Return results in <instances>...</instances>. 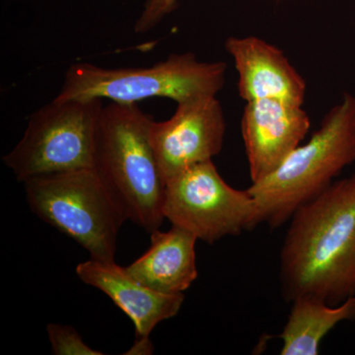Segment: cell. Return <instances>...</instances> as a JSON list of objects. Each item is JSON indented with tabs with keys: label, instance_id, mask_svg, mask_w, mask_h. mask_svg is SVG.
I'll list each match as a JSON object with an SVG mask.
<instances>
[{
	"label": "cell",
	"instance_id": "cell-10",
	"mask_svg": "<svg viewBox=\"0 0 355 355\" xmlns=\"http://www.w3.org/2000/svg\"><path fill=\"white\" fill-rule=\"evenodd\" d=\"M225 50L234 60L243 100L275 99L303 106L307 86L284 51L254 36L230 37Z\"/></svg>",
	"mask_w": 355,
	"mask_h": 355
},
{
	"label": "cell",
	"instance_id": "cell-9",
	"mask_svg": "<svg viewBox=\"0 0 355 355\" xmlns=\"http://www.w3.org/2000/svg\"><path fill=\"white\" fill-rule=\"evenodd\" d=\"M310 125L302 107L275 99L247 102L241 132L252 183L275 171L300 146Z\"/></svg>",
	"mask_w": 355,
	"mask_h": 355
},
{
	"label": "cell",
	"instance_id": "cell-12",
	"mask_svg": "<svg viewBox=\"0 0 355 355\" xmlns=\"http://www.w3.org/2000/svg\"><path fill=\"white\" fill-rule=\"evenodd\" d=\"M150 240L148 251L125 266L128 272L153 291L184 293L198 277V238L186 229L173 225L166 232L153 231Z\"/></svg>",
	"mask_w": 355,
	"mask_h": 355
},
{
	"label": "cell",
	"instance_id": "cell-3",
	"mask_svg": "<svg viewBox=\"0 0 355 355\" xmlns=\"http://www.w3.org/2000/svg\"><path fill=\"white\" fill-rule=\"evenodd\" d=\"M354 162L355 96L347 92L326 114L309 141L248 189L256 203L259 225L263 222L270 228L284 225L301 205L321 195Z\"/></svg>",
	"mask_w": 355,
	"mask_h": 355
},
{
	"label": "cell",
	"instance_id": "cell-13",
	"mask_svg": "<svg viewBox=\"0 0 355 355\" xmlns=\"http://www.w3.org/2000/svg\"><path fill=\"white\" fill-rule=\"evenodd\" d=\"M291 314L279 338L282 355H317L329 331L343 321L355 320V295L342 304L330 305L315 296L294 299Z\"/></svg>",
	"mask_w": 355,
	"mask_h": 355
},
{
	"label": "cell",
	"instance_id": "cell-16",
	"mask_svg": "<svg viewBox=\"0 0 355 355\" xmlns=\"http://www.w3.org/2000/svg\"><path fill=\"white\" fill-rule=\"evenodd\" d=\"M128 352V354H153V345L149 338H137V342Z\"/></svg>",
	"mask_w": 355,
	"mask_h": 355
},
{
	"label": "cell",
	"instance_id": "cell-8",
	"mask_svg": "<svg viewBox=\"0 0 355 355\" xmlns=\"http://www.w3.org/2000/svg\"><path fill=\"white\" fill-rule=\"evenodd\" d=\"M225 133V116L216 96L179 103L169 120H153L149 139L165 182L218 155Z\"/></svg>",
	"mask_w": 355,
	"mask_h": 355
},
{
	"label": "cell",
	"instance_id": "cell-6",
	"mask_svg": "<svg viewBox=\"0 0 355 355\" xmlns=\"http://www.w3.org/2000/svg\"><path fill=\"white\" fill-rule=\"evenodd\" d=\"M103 99H58L33 113L3 162L24 183L41 175L93 168Z\"/></svg>",
	"mask_w": 355,
	"mask_h": 355
},
{
	"label": "cell",
	"instance_id": "cell-4",
	"mask_svg": "<svg viewBox=\"0 0 355 355\" xmlns=\"http://www.w3.org/2000/svg\"><path fill=\"white\" fill-rule=\"evenodd\" d=\"M26 198L42 220L103 261H114L119 231L128 220L93 168L53 173L24 182Z\"/></svg>",
	"mask_w": 355,
	"mask_h": 355
},
{
	"label": "cell",
	"instance_id": "cell-15",
	"mask_svg": "<svg viewBox=\"0 0 355 355\" xmlns=\"http://www.w3.org/2000/svg\"><path fill=\"white\" fill-rule=\"evenodd\" d=\"M178 0H146L141 14L135 25L137 34H144L153 30L165 16L176 8Z\"/></svg>",
	"mask_w": 355,
	"mask_h": 355
},
{
	"label": "cell",
	"instance_id": "cell-7",
	"mask_svg": "<svg viewBox=\"0 0 355 355\" xmlns=\"http://www.w3.org/2000/svg\"><path fill=\"white\" fill-rule=\"evenodd\" d=\"M163 214L172 225L209 244L259 225L251 193L226 183L212 160L191 166L166 182Z\"/></svg>",
	"mask_w": 355,
	"mask_h": 355
},
{
	"label": "cell",
	"instance_id": "cell-11",
	"mask_svg": "<svg viewBox=\"0 0 355 355\" xmlns=\"http://www.w3.org/2000/svg\"><path fill=\"white\" fill-rule=\"evenodd\" d=\"M76 272L81 282L104 292L128 315L135 324L137 338H149L159 323L177 316L184 303V293L153 291L114 261L91 258L79 263Z\"/></svg>",
	"mask_w": 355,
	"mask_h": 355
},
{
	"label": "cell",
	"instance_id": "cell-5",
	"mask_svg": "<svg viewBox=\"0 0 355 355\" xmlns=\"http://www.w3.org/2000/svg\"><path fill=\"white\" fill-rule=\"evenodd\" d=\"M227 64L200 62L191 53L169 55L147 67L103 69L72 64L65 73L58 99L112 100L132 104L149 98H169L177 104L216 96L225 84Z\"/></svg>",
	"mask_w": 355,
	"mask_h": 355
},
{
	"label": "cell",
	"instance_id": "cell-2",
	"mask_svg": "<svg viewBox=\"0 0 355 355\" xmlns=\"http://www.w3.org/2000/svg\"><path fill=\"white\" fill-rule=\"evenodd\" d=\"M151 121L137 103L104 106L93 163L128 220L148 233L158 230L165 219L166 182L149 139Z\"/></svg>",
	"mask_w": 355,
	"mask_h": 355
},
{
	"label": "cell",
	"instance_id": "cell-14",
	"mask_svg": "<svg viewBox=\"0 0 355 355\" xmlns=\"http://www.w3.org/2000/svg\"><path fill=\"white\" fill-rule=\"evenodd\" d=\"M49 340L51 350L55 355H103L99 350L93 349L84 343L80 334L70 326L49 324Z\"/></svg>",
	"mask_w": 355,
	"mask_h": 355
},
{
	"label": "cell",
	"instance_id": "cell-1",
	"mask_svg": "<svg viewBox=\"0 0 355 355\" xmlns=\"http://www.w3.org/2000/svg\"><path fill=\"white\" fill-rule=\"evenodd\" d=\"M280 282L291 302L310 295L338 305L355 295V175L294 212L280 254Z\"/></svg>",
	"mask_w": 355,
	"mask_h": 355
}]
</instances>
